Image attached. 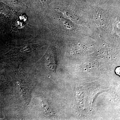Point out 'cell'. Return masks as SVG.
<instances>
[{
    "label": "cell",
    "instance_id": "2",
    "mask_svg": "<svg viewBox=\"0 0 120 120\" xmlns=\"http://www.w3.org/2000/svg\"><path fill=\"white\" fill-rule=\"evenodd\" d=\"M101 9H97V12L96 13V19L97 22H98L99 24L101 26H105L107 23V18L105 13L102 11Z\"/></svg>",
    "mask_w": 120,
    "mask_h": 120
},
{
    "label": "cell",
    "instance_id": "4",
    "mask_svg": "<svg viewBox=\"0 0 120 120\" xmlns=\"http://www.w3.org/2000/svg\"><path fill=\"white\" fill-rule=\"evenodd\" d=\"M72 0L79 4H84L86 2V0Z\"/></svg>",
    "mask_w": 120,
    "mask_h": 120
},
{
    "label": "cell",
    "instance_id": "3",
    "mask_svg": "<svg viewBox=\"0 0 120 120\" xmlns=\"http://www.w3.org/2000/svg\"><path fill=\"white\" fill-rule=\"evenodd\" d=\"M54 0H39V2L43 7H46Z\"/></svg>",
    "mask_w": 120,
    "mask_h": 120
},
{
    "label": "cell",
    "instance_id": "1",
    "mask_svg": "<svg viewBox=\"0 0 120 120\" xmlns=\"http://www.w3.org/2000/svg\"><path fill=\"white\" fill-rule=\"evenodd\" d=\"M37 47V45L34 44L26 45L22 47L13 49L12 52H11V54H14L28 53L36 49Z\"/></svg>",
    "mask_w": 120,
    "mask_h": 120
}]
</instances>
